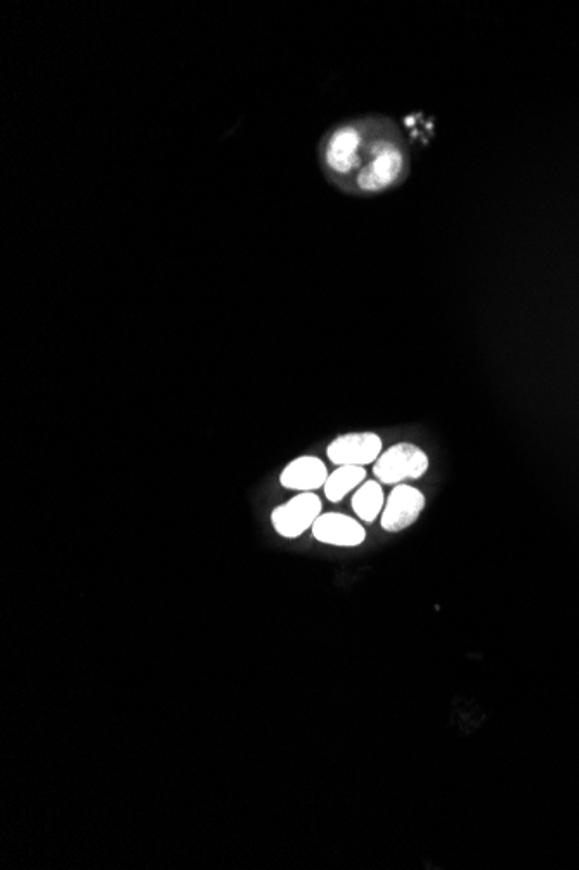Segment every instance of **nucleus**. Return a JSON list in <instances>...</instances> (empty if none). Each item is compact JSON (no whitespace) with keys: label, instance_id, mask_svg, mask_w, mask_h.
Here are the masks:
<instances>
[{"label":"nucleus","instance_id":"obj_2","mask_svg":"<svg viewBox=\"0 0 579 870\" xmlns=\"http://www.w3.org/2000/svg\"><path fill=\"white\" fill-rule=\"evenodd\" d=\"M429 471V456L413 444H395L380 453L374 464L375 478L386 485L420 480Z\"/></svg>","mask_w":579,"mask_h":870},{"label":"nucleus","instance_id":"obj_1","mask_svg":"<svg viewBox=\"0 0 579 870\" xmlns=\"http://www.w3.org/2000/svg\"><path fill=\"white\" fill-rule=\"evenodd\" d=\"M410 145L408 133L391 116H354L323 134L319 167L342 194L375 197L406 182L412 171Z\"/></svg>","mask_w":579,"mask_h":870},{"label":"nucleus","instance_id":"obj_3","mask_svg":"<svg viewBox=\"0 0 579 870\" xmlns=\"http://www.w3.org/2000/svg\"><path fill=\"white\" fill-rule=\"evenodd\" d=\"M322 511V499L314 492H301L270 513V525L284 539H299L313 529Z\"/></svg>","mask_w":579,"mask_h":870},{"label":"nucleus","instance_id":"obj_5","mask_svg":"<svg viewBox=\"0 0 579 870\" xmlns=\"http://www.w3.org/2000/svg\"><path fill=\"white\" fill-rule=\"evenodd\" d=\"M383 452L382 438L375 433H348L328 445L327 456L337 465L375 464Z\"/></svg>","mask_w":579,"mask_h":870},{"label":"nucleus","instance_id":"obj_4","mask_svg":"<svg viewBox=\"0 0 579 870\" xmlns=\"http://www.w3.org/2000/svg\"><path fill=\"white\" fill-rule=\"evenodd\" d=\"M425 506L427 499L418 488L410 487L406 483L394 485L380 514V525L389 534H400L415 525Z\"/></svg>","mask_w":579,"mask_h":870},{"label":"nucleus","instance_id":"obj_7","mask_svg":"<svg viewBox=\"0 0 579 870\" xmlns=\"http://www.w3.org/2000/svg\"><path fill=\"white\" fill-rule=\"evenodd\" d=\"M327 464L314 456H302L293 459L279 474V483L287 490L316 492L325 488L327 483Z\"/></svg>","mask_w":579,"mask_h":870},{"label":"nucleus","instance_id":"obj_6","mask_svg":"<svg viewBox=\"0 0 579 870\" xmlns=\"http://www.w3.org/2000/svg\"><path fill=\"white\" fill-rule=\"evenodd\" d=\"M311 532L318 543L335 547H357L366 540L365 526L342 513L319 514Z\"/></svg>","mask_w":579,"mask_h":870},{"label":"nucleus","instance_id":"obj_9","mask_svg":"<svg viewBox=\"0 0 579 870\" xmlns=\"http://www.w3.org/2000/svg\"><path fill=\"white\" fill-rule=\"evenodd\" d=\"M366 470L361 465H339L325 483V496L330 502H340L349 492L356 490L365 483Z\"/></svg>","mask_w":579,"mask_h":870},{"label":"nucleus","instance_id":"obj_8","mask_svg":"<svg viewBox=\"0 0 579 870\" xmlns=\"http://www.w3.org/2000/svg\"><path fill=\"white\" fill-rule=\"evenodd\" d=\"M352 511L356 513L357 520L365 523L377 522V518L382 514L386 506V494H383L382 483L377 480H368L356 488L351 500Z\"/></svg>","mask_w":579,"mask_h":870}]
</instances>
